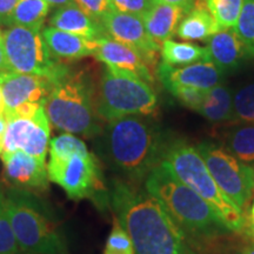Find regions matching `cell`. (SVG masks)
Wrapping results in <instances>:
<instances>
[{
    "mask_svg": "<svg viewBox=\"0 0 254 254\" xmlns=\"http://www.w3.org/2000/svg\"><path fill=\"white\" fill-rule=\"evenodd\" d=\"M109 200L114 218L131 238L134 254H198L194 244L145 189L114 179Z\"/></svg>",
    "mask_w": 254,
    "mask_h": 254,
    "instance_id": "6da1fadb",
    "label": "cell"
},
{
    "mask_svg": "<svg viewBox=\"0 0 254 254\" xmlns=\"http://www.w3.org/2000/svg\"><path fill=\"white\" fill-rule=\"evenodd\" d=\"M98 138V151L124 182L140 185L163 160L168 141L150 117L129 116L106 124Z\"/></svg>",
    "mask_w": 254,
    "mask_h": 254,
    "instance_id": "7a4b0ae2",
    "label": "cell"
},
{
    "mask_svg": "<svg viewBox=\"0 0 254 254\" xmlns=\"http://www.w3.org/2000/svg\"><path fill=\"white\" fill-rule=\"evenodd\" d=\"M144 185L195 246L232 232L198 193L180 182L161 163L151 171Z\"/></svg>",
    "mask_w": 254,
    "mask_h": 254,
    "instance_id": "3957f363",
    "label": "cell"
},
{
    "mask_svg": "<svg viewBox=\"0 0 254 254\" xmlns=\"http://www.w3.org/2000/svg\"><path fill=\"white\" fill-rule=\"evenodd\" d=\"M44 109L51 125L64 133L97 138L103 131L95 111L93 81L84 71L69 68L53 85Z\"/></svg>",
    "mask_w": 254,
    "mask_h": 254,
    "instance_id": "277c9868",
    "label": "cell"
},
{
    "mask_svg": "<svg viewBox=\"0 0 254 254\" xmlns=\"http://www.w3.org/2000/svg\"><path fill=\"white\" fill-rule=\"evenodd\" d=\"M161 164L180 182L192 189L214 209L232 232H240L246 224L245 212L238 207L217 185L198 150L184 139H170Z\"/></svg>",
    "mask_w": 254,
    "mask_h": 254,
    "instance_id": "5b68a950",
    "label": "cell"
},
{
    "mask_svg": "<svg viewBox=\"0 0 254 254\" xmlns=\"http://www.w3.org/2000/svg\"><path fill=\"white\" fill-rule=\"evenodd\" d=\"M6 207L20 252L27 254H67V246L55 219L30 190L8 189Z\"/></svg>",
    "mask_w": 254,
    "mask_h": 254,
    "instance_id": "8992f818",
    "label": "cell"
},
{
    "mask_svg": "<svg viewBox=\"0 0 254 254\" xmlns=\"http://www.w3.org/2000/svg\"><path fill=\"white\" fill-rule=\"evenodd\" d=\"M158 105V95L151 84L105 66L95 95V111L100 120L110 123L129 116L151 117Z\"/></svg>",
    "mask_w": 254,
    "mask_h": 254,
    "instance_id": "52a82bcc",
    "label": "cell"
},
{
    "mask_svg": "<svg viewBox=\"0 0 254 254\" xmlns=\"http://www.w3.org/2000/svg\"><path fill=\"white\" fill-rule=\"evenodd\" d=\"M2 37L9 71L46 78L53 85L68 72V66L51 53L41 31L13 25Z\"/></svg>",
    "mask_w": 254,
    "mask_h": 254,
    "instance_id": "ba28073f",
    "label": "cell"
},
{
    "mask_svg": "<svg viewBox=\"0 0 254 254\" xmlns=\"http://www.w3.org/2000/svg\"><path fill=\"white\" fill-rule=\"evenodd\" d=\"M195 148L222 192L243 211L249 207L254 190V168L214 141L202 140Z\"/></svg>",
    "mask_w": 254,
    "mask_h": 254,
    "instance_id": "9c48e42d",
    "label": "cell"
},
{
    "mask_svg": "<svg viewBox=\"0 0 254 254\" xmlns=\"http://www.w3.org/2000/svg\"><path fill=\"white\" fill-rule=\"evenodd\" d=\"M46 167L50 182L58 184L68 198L95 199L98 193L105 194L99 163L90 151L66 158H50Z\"/></svg>",
    "mask_w": 254,
    "mask_h": 254,
    "instance_id": "30bf717a",
    "label": "cell"
},
{
    "mask_svg": "<svg viewBox=\"0 0 254 254\" xmlns=\"http://www.w3.org/2000/svg\"><path fill=\"white\" fill-rule=\"evenodd\" d=\"M6 122L4 150L0 157L23 151L41 163H46L51 127L44 106L32 119L12 118Z\"/></svg>",
    "mask_w": 254,
    "mask_h": 254,
    "instance_id": "8fae6325",
    "label": "cell"
},
{
    "mask_svg": "<svg viewBox=\"0 0 254 254\" xmlns=\"http://www.w3.org/2000/svg\"><path fill=\"white\" fill-rule=\"evenodd\" d=\"M105 33L112 39L138 51L148 65L157 63L160 45L150 37L140 17L110 11L100 19Z\"/></svg>",
    "mask_w": 254,
    "mask_h": 254,
    "instance_id": "7c38bea8",
    "label": "cell"
},
{
    "mask_svg": "<svg viewBox=\"0 0 254 254\" xmlns=\"http://www.w3.org/2000/svg\"><path fill=\"white\" fill-rule=\"evenodd\" d=\"M0 87L5 103V113L25 104L44 105L53 87L49 79L13 71H0ZM4 113V114H5Z\"/></svg>",
    "mask_w": 254,
    "mask_h": 254,
    "instance_id": "4fadbf2b",
    "label": "cell"
},
{
    "mask_svg": "<svg viewBox=\"0 0 254 254\" xmlns=\"http://www.w3.org/2000/svg\"><path fill=\"white\" fill-rule=\"evenodd\" d=\"M97 51L94 57L107 67L134 75L148 84H153L154 78L148 64L138 51L131 46L112 39L109 36L97 39Z\"/></svg>",
    "mask_w": 254,
    "mask_h": 254,
    "instance_id": "5bb4252c",
    "label": "cell"
},
{
    "mask_svg": "<svg viewBox=\"0 0 254 254\" xmlns=\"http://www.w3.org/2000/svg\"><path fill=\"white\" fill-rule=\"evenodd\" d=\"M4 176L15 189L37 192L49 189L46 163L31 157L23 151H17L8 155H2Z\"/></svg>",
    "mask_w": 254,
    "mask_h": 254,
    "instance_id": "9a60e30c",
    "label": "cell"
},
{
    "mask_svg": "<svg viewBox=\"0 0 254 254\" xmlns=\"http://www.w3.org/2000/svg\"><path fill=\"white\" fill-rule=\"evenodd\" d=\"M157 74L164 87L185 85L205 91L221 84L224 78V73L212 62L195 63L183 67H172L161 62L157 66Z\"/></svg>",
    "mask_w": 254,
    "mask_h": 254,
    "instance_id": "2e32d148",
    "label": "cell"
},
{
    "mask_svg": "<svg viewBox=\"0 0 254 254\" xmlns=\"http://www.w3.org/2000/svg\"><path fill=\"white\" fill-rule=\"evenodd\" d=\"M207 50L211 62L225 74L239 69L250 58L236 31L224 30L208 39Z\"/></svg>",
    "mask_w": 254,
    "mask_h": 254,
    "instance_id": "e0dca14e",
    "label": "cell"
},
{
    "mask_svg": "<svg viewBox=\"0 0 254 254\" xmlns=\"http://www.w3.org/2000/svg\"><path fill=\"white\" fill-rule=\"evenodd\" d=\"M50 25L58 30L77 34L91 40L106 37L100 21L92 18L75 2L57 8L55 13L50 17Z\"/></svg>",
    "mask_w": 254,
    "mask_h": 254,
    "instance_id": "ac0fdd59",
    "label": "cell"
},
{
    "mask_svg": "<svg viewBox=\"0 0 254 254\" xmlns=\"http://www.w3.org/2000/svg\"><path fill=\"white\" fill-rule=\"evenodd\" d=\"M187 12L189 9L180 6L158 2L142 17V21L150 37L160 45L177 37L178 27Z\"/></svg>",
    "mask_w": 254,
    "mask_h": 254,
    "instance_id": "d6986e66",
    "label": "cell"
},
{
    "mask_svg": "<svg viewBox=\"0 0 254 254\" xmlns=\"http://www.w3.org/2000/svg\"><path fill=\"white\" fill-rule=\"evenodd\" d=\"M44 39L53 56L58 59L77 60L94 56L97 41L68 33L55 27H45L41 31Z\"/></svg>",
    "mask_w": 254,
    "mask_h": 254,
    "instance_id": "ffe728a7",
    "label": "cell"
},
{
    "mask_svg": "<svg viewBox=\"0 0 254 254\" xmlns=\"http://www.w3.org/2000/svg\"><path fill=\"white\" fill-rule=\"evenodd\" d=\"M220 139V145L228 153L254 168V124H232L222 129Z\"/></svg>",
    "mask_w": 254,
    "mask_h": 254,
    "instance_id": "44dd1931",
    "label": "cell"
},
{
    "mask_svg": "<svg viewBox=\"0 0 254 254\" xmlns=\"http://www.w3.org/2000/svg\"><path fill=\"white\" fill-rule=\"evenodd\" d=\"M195 112L212 124L234 122L236 119H234L232 90L222 84L209 88Z\"/></svg>",
    "mask_w": 254,
    "mask_h": 254,
    "instance_id": "7402d4cb",
    "label": "cell"
},
{
    "mask_svg": "<svg viewBox=\"0 0 254 254\" xmlns=\"http://www.w3.org/2000/svg\"><path fill=\"white\" fill-rule=\"evenodd\" d=\"M220 32L217 21L206 8L195 4L187 12L177 31V37L186 41H208Z\"/></svg>",
    "mask_w": 254,
    "mask_h": 254,
    "instance_id": "603a6c76",
    "label": "cell"
},
{
    "mask_svg": "<svg viewBox=\"0 0 254 254\" xmlns=\"http://www.w3.org/2000/svg\"><path fill=\"white\" fill-rule=\"evenodd\" d=\"M160 53L163 63L172 67H183L195 63L211 62L207 47L192 43H177L172 39L161 44Z\"/></svg>",
    "mask_w": 254,
    "mask_h": 254,
    "instance_id": "cb8c5ba5",
    "label": "cell"
},
{
    "mask_svg": "<svg viewBox=\"0 0 254 254\" xmlns=\"http://www.w3.org/2000/svg\"><path fill=\"white\" fill-rule=\"evenodd\" d=\"M51 6L46 0H19L9 18L8 26H23L41 31L49 15Z\"/></svg>",
    "mask_w": 254,
    "mask_h": 254,
    "instance_id": "d4e9b609",
    "label": "cell"
},
{
    "mask_svg": "<svg viewBox=\"0 0 254 254\" xmlns=\"http://www.w3.org/2000/svg\"><path fill=\"white\" fill-rule=\"evenodd\" d=\"M217 21L220 31L233 30L239 19L244 0H195Z\"/></svg>",
    "mask_w": 254,
    "mask_h": 254,
    "instance_id": "484cf974",
    "label": "cell"
},
{
    "mask_svg": "<svg viewBox=\"0 0 254 254\" xmlns=\"http://www.w3.org/2000/svg\"><path fill=\"white\" fill-rule=\"evenodd\" d=\"M234 31L245 46L250 58H254V0H244Z\"/></svg>",
    "mask_w": 254,
    "mask_h": 254,
    "instance_id": "4316f807",
    "label": "cell"
},
{
    "mask_svg": "<svg viewBox=\"0 0 254 254\" xmlns=\"http://www.w3.org/2000/svg\"><path fill=\"white\" fill-rule=\"evenodd\" d=\"M234 119L254 124V81L243 85L233 93Z\"/></svg>",
    "mask_w": 254,
    "mask_h": 254,
    "instance_id": "83f0119b",
    "label": "cell"
},
{
    "mask_svg": "<svg viewBox=\"0 0 254 254\" xmlns=\"http://www.w3.org/2000/svg\"><path fill=\"white\" fill-rule=\"evenodd\" d=\"M18 252H20V250L8 217L5 192L0 190V254H15Z\"/></svg>",
    "mask_w": 254,
    "mask_h": 254,
    "instance_id": "f1b7e54d",
    "label": "cell"
},
{
    "mask_svg": "<svg viewBox=\"0 0 254 254\" xmlns=\"http://www.w3.org/2000/svg\"><path fill=\"white\" fill-rule=\"evenodd\" d=\"M85 152H88L86 144L69 133H63L50 141V158H66Z\"/></svg>",
    "mask_w": 254,
    "mask_h": 254,
    "instance_id": "f546056e",
    "label": "cell"
},
{
    "mask_svg": "<svg viewBox=\"0 0 254 254\" xmlns=\"http://www.w3.org/2000/svg\"><path fill=\"white\" fill-rule=\"evenodd\" d=\"M165 88L174 98H177L180 104L193 111H195L200 106V104L204 100L206 92H207L192 86H185V85H168Z\"/></svg>",
    "mask_w": 254,
    "mask_h": 254,
    "instance_id": "4dcf8cb0",
    "label": "cell"
},
{
    "mask_svg": "<svg viewBox=\"0 0 254 254\" xmlns=\"http://www.w3.org/2000/svg\"><path fill=\"white\" fill-rule=\"evenodd\" d=\"M105 251L122 254H134V249H133L131 238H129L128 233L124 230L116 218L113 220V228L111 231L109 239L106 241V249H105Z\"/></svg>",
    "mask_w": 254,
    "mask_h": 254,
    "instance_id": "1f68e13d",
    "label": "cell"
},
{
    "mask_svg": "<svg viewBox=\"0 0 254 254\" xmlns=\"http://www.w3.org/2000/svg\"><path fill=\"white\" fill-rule=\"evenodd\" d=\"M110 4L113 11L138 15L142 19L154 2L152 0H110Z\"/></svg>",
    "mask_w": 254,
    "mask_h": 254,
    "instance_id": "d6a6232c",
    "label": "cell"
},
{
    "mask_svg": "<svg viewBox=\"0 0 254 254\" xmlns=\"http://www.w3.org/2000/svg\"><path fill=\"white\" fill-rule=\"evenodd\" d=\"M74 2L92 18L99 21L107 12L112 11L110 0H74Z\"/></svg>",
    "mask_w": 254,
    "mask_h": 254,
    "instance_id": "836d02e7",
    "label": "cell"
},
{
    "mask_svg": "<svg viewBox=\"0 0 254 254\" xmlns=\"http://www.w3.org/2000/svg\"><path fill=\"white\" fill-rule=\"evenodd\" d=\"M19 0H0V25L8 26L9 18Z\"/></svg>",
    "mask_w": 254,
    "mask_h": 254,
    "instance_id": "e575fe53",
    "label": "cell"
},
{
    "mask_svg": "<svg viewBox=\"0 0 254 254\" xmlns=\"http://www.w3.org/2000/svg\"><path fill=\"white\" fill-rule=\"evenodd\" d=\"M160 2H164V4L168 5L180 6V7H184L190 11V9L194 6L195 0H160Z\"/></svg>",
    "mask_w": 254,
    "mask_h": 254,
    "instance_id": "d590c367",
    "label": "cell"
},
{
    "mask_svg": "<svg viewBox=\"0 0 254 254\" xmlns=\"http://www.w3.org/2000/svg\"><path fill=\"white\" fill-rule=\"evenodd\" d=\"M6 69H8V66L5 58L4 37H2L1 30H0V71H6Z\"/></svg>",
    "mask_w": 254,
    "mask_h": 254,
    "instance_id": "8d00e7d4",
    "label": "cell"
},
{
    "mask_svg": "<svg viewBox=\"0 0 254 254\" xmlns=\"http://www.w3.org/2000/svg\"><path fill=\"white\" fill-rule=\"evenodd\" d=\"M6 125H7V122H6L4 116H0V155L2 153V150H4V140H5V133H6Z\"/></svg>",
    "mask_w": 254,
    "mask_h": 254,
    "instance_id": "74e56055",
    "label": "cell"
},
{
    "mask_svg": "<svg viewBox=\"0 0 254 254\" xmlns=\"http://www.w3.org/2000/svg\"><path fill=\"white\" fill-rule=\"evenodd\" d=\"M46 1L49 2L52 7L59 8V7H63V6L73 4V2H74V0H46Z\"/></svg>",
    "mask_w": 254,
    "mask_h": 254,
    "instance_id": "f35d334b",
    "label": "cell"
},
{
    "mask_svg": "<svg viewBox=\"0 0 254 254\" xmlns=\"http://www.w3.org/2000/svg\"><path fill=\"white\" fill-rule=\"evenodd\" d=\"M239 254H254V243L250 244V245H247L246 247H244Z\"/></svg>",
    "mask_w": 254,
    "mask_h": 254,
    "instance_id": "ab89813d",
    "label": "cell"
},
{
    "mask_svg": "<svg viewBox=\"0 0 254 254\" xmlns=\"http://www.w3.org/2000/svg\"><path fill=\"white\" fill-rule=\"evenodd\" d=\"M5 113V103H4V97H2V91L0 87V116H4Z\"/></svg>",
    "mask_w": 254,
    "mask_h": 254,
    "instance_id": "60d3db41",
    "label": "cell"
},
{
    "mask_svg": "<svg viewBox=\"0 0 254 254\" xmlns=\"http://www.w3.org/2000/svg\"><path fill=\"white\" fill-rule=\"evenodd\" d=\"M250 218H251V224H252V227L254 230V200H253L252 206H251V209H250Z\"/></svg>",
    "mask_w": 254,
    "mask_h": 254,
    "instance_id": "b9f144b4",
    "label": "cell"
},
{
    "mask_svg": "<svg viewBox=\"0 0 254 254\" xmlns=\"http://www.w3.org/2000/svg\"><path fill=\"white\" fill-rule=\"evenodd\" d=\"M104 254H122V253H114V252H107V251H105Z\"/></svg>",
    "mask_w": 254,
    "mask_h": 254,
    "instance_id": "7bdbcfd3",
    "label": "cell"
},
{
    "mask_svg": "<svg viewBox=\"0 0 254 254\" xmlns=\"http://www.w3.org/2000/svg\"><path fill=\"white\" fill-rule=\"evenodd\" d=\"M152 1H153L154 4H158V2H160V0H152Z\"/></svg>",
    "mask_w": 254,
    "mask_h": 254,
    "instance_id": "ee69618b",
    "label": "cell"
},
{
    "mask_svg": "<svg viewBox=\"0 0 254 254\" xmlns=\"http://www.w3.org/2000/svg\"><path fill=\"white\" fill-rule=\"evenodd\" d=\"M15 254H27V253H23V252H18V253H15Z\"/></svg>",
    "mask_w": 254,
    "mask_h": 254,
    "instance_id": "f6af8a7d",
    "label": "cell"
}]
</instances>
